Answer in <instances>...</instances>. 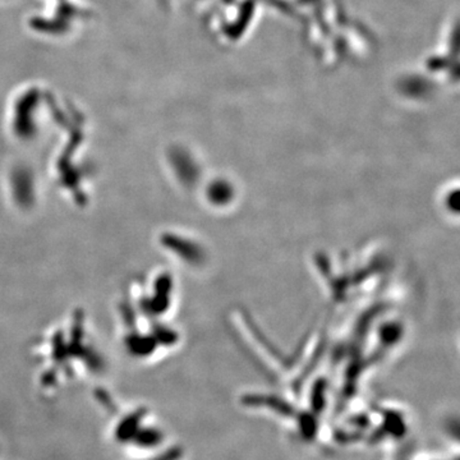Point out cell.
Masks as SVG:
<instances>
[{
  "label": "cell",
  "mask_w": 460,
  "mask_h": 460,
  "mask_svg": "<svg viewBox=\"0 0 460 460\" xmlns=\"http://www.w3.org/2000/svg\"><path fill=\"white\" fill-rule=\"evenodd\" d=\"M181 450L177 447H169L166 445L163 449L157 450L155 453L148 454V456H140L131 460H180Z\"/></svg>",
  "instance_id": "7a4b0ae2"
},
{
  "label": "cell",
  "mask_w": 460,
  "mask_h": 460,
  "mask_svg": "<svg viewBox=\"0 0 460 460\" xmlns=\"http://www.w3.org/2000/svg\"><path fill=\"white\" fill-rule=\"evenodd\" d=\"M111 438L131 459L155 453L168 445L165 429L154 411L144 405L115 413Z\"/></svg>",
  "instance_id": "6da1fadb"
}]
</instances>
